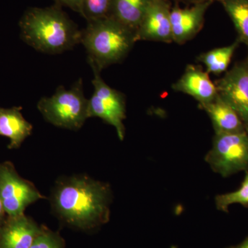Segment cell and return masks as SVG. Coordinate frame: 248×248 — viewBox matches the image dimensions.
<instances>
[{
	"mask_svg": "<svg viewBox=\"0 0 248 248\" xmlns=\"http://www.w3.org/2000/svg\"><path fill=\"white\" fill-rule=\"evenodd\" d=\"M110 188L105 183L84 175L57 182L52 206L62 220L80 229L89 230L108 221Z\"/></svg>",
	"mask_w": 248,
	"mask_h": 248,
	"instance_id": "cell-1",
	"label": "cell"
},
{
	"mask_svg": "<svg viewBox=\"0 0 248 248\" xmlns=\"http://www.w3.org/2000/svg\"><path fill=\"white\" fill-rule=\"evenodd\" d=\"M62 6L31 8L20 21L22 39L41 53L56 55L81 44V31Z\"/></svg>",
	"mask_w": 248,
	"mask_h": 248,
	"instance_id": "cell-2",
	"label": "cell"
},
{
	"mask_svg": "<svg viewBox=\"0 0 248 248\" xmlns=\"http://www.w3.org/2000/svg\"><path fill=\"white\" fill-rule=\"evenodd\" d=\"M136 42V32L111 16L87 22L81 31L90 66L100 72L123 61Z\"/></svg>",
	"mask_w": 248,
	"mask_h": 248,
	"instance_id": "cell-3",
	"label": "cell"
},
{
	"mask_svg": "<svg viewBox=\"0 0 248 248\" xmlns=\"http://www.w3.org/2000/svg\"><path fill=\"white\" fill-rule=\"evenodd\" d=\"M37 108L45 120L59 128L79 130L89 117V99L85 97L82 79L71 89L59 86L50 97H42Z\"/></svg>",
	"mask_w": 248,
	"mask_h": 248,
	"instance_id": "cell-4",
	"label": "cell"
},
{
	"mask_svg": "<svg viewBox=\"0 0 248 248\" xmlns=\"http://www.w3.org/2000/svg\"><path fill=\"white\" fill-rule=\"evenodd\" d=\"M205 161L215 172L228 177L248 171V132L215 133Z\"/></svg>",
	"mask_w": 248,
	"mask_h": 248,
	"instance_id": "cell-5",
	"label": "cell"
},
{
	"mask_svg": "<svg viewBox=\"0 0 248 248\" xmlns=\"http://www.w3.org/2000/svg\"><path fill=\"white\" fill-rule=\"evenodd\" d=\"M94 91L89 99V117H99L116 129L120 140L125 135V99L122 93L112 89L102 79L100 71L92 68Z\"/></svg>",
	"mask_w": 248,
	"mask_h": 248,
	"instance_id": "cell-6",
	"label": "cell"
},
{
	"mask_svg": "<svg viewBox=\"0 0 248 248\" xmlns=\"http://www.w3.org/2000/svg\"><path fill=\"white\" fill-rule=\"evenodd\" d=\"M43 198L33 184L19 175L12 163L0 164V199L8 217L24 215L29 205Z\"/></svg>",
	"mask_w": 248,
	"mask_h": 248,
	"instance_id": "cell-7",
	"label": "cell"
},
{
	"mask_svg": "<svg viewBox=\"0 0 248 248\" xmlns=\"http://www.w3.org/2000/svg\"><path fill=\"white\" fill-rule=\"evenodd\" d=\"M215 85L218 96L236 111L248 132V61L235 65Z\"/></svg>",
	"mask_w": 248,
	"mask_h": 248,
	"instance_id": "cell-8",
	"label": "cell"
},
{
	"mask_svg": "<svg viewBox=\"0 0 248 248\" xmlns=\"http://www.w3.org/2000/svg\"><path fill=\"white\" fill-rule=\"evenodd\" d=\"M171 9L168 0H152L136 31L137 42L172 43Z\"/></svg>",
	"mask_w": 248,
	"mask_h": 248,
	"instance_id": "cell-9",
	"label": "cell"
},
{
	"mask_svg": "<svg viewBox=\"0 0 248 248\" xmlns=\"http://www.w3.org/2000/svg\"><path fill=\"white\" fill-rule=\"evenodd\" d=\"M212 3H199L184 9L176 4L172 7L170 19L173 42L184 45L200 32L205 22L207 10Z\"/></svg>",
	"mask_w": 248,
	"mask_h": 248,
	"instance_id": "cell-10",
	"label": "cell"
},
{
	"mask_svg": "<svg viewBox=\"0 0 248 248\" xmlns=\"http://www.w3.org/2000/svg\"><path fill=\"white\" fill-rule=\"evenodd\" d=\"M172 89L193 97L200 103V107L213 102L218 96L216 85L210 79L208 72L196 65H187Z\"/></svg>",
	"mask_w": 248,
	"mask_h": 248,
	"instance_id": "cell-11",
	"label": "cell"
},
{
	"mask_svg": "<svg viewBox=\"0 0 248 248\" xmlns=\"http://www.w3.org/2000/svg\"><path fill=\"white\" fill-rule=\"evenodd\" d=\"M42 229L24 214L9 217L0 227V248H31Z\"/></svg>",
	"mask_w": 248,
	"mask_h": 248,
	"instance_id": "cell-12",
	"label": "cell"
},
{
	"mask_svg": "<svg viewBox=\"0 0 248 248\" xmlns=\"http://www.w3.org/2000/svg\"><path fill=\"white\" fill-rule=\"evenodd\" d=\"M21 109L0 108V136L9 139V149L19 148L32 133V125L24 118Z\"/></svg>",
	"mask_w": 248,
	"mask_h": 248,
	"instance_id": "cell-13",
	"label": "cell"
},
{
	"mask_svg": "<svg viewBox=\"0 0 248 248\" xmlns=\"http://www.w3.org/2000/svg\"><path fill=\"white\" fill-rule=\"evenodd\" d=\"M213 122L215 133H238L248 132L236 111L219 96L206 105L201 107Z\"/></svg>",
	"mask_w": 248,
	"mask_h": 248,
	"instance_id": "cell-14",
	"label": "cell"
},
{
	"mask_svg": "<svg viewBox=\"0 0 248 248\" xmlns=\"http://www.w3.org/2000/svg\"><path fill=\"white\" fill-rule=\"evenodd\" d=\"M152 0H112L111 17L136 32Z\"/></svg>",
	"mask_w": 248,
	"mask_h": 248,
	"instance_id": "cell-15",
	"label": "cell"
},
{
	"mask_svg": "<svg viewBox=\"0 0 248 248\" xmlns=\"http://www.w3.org/2000/svg\"><path fill=\"white\" fill-rule=\"evenodd\" d=\"M239 43V41L236 40L231 45L209 50L201 54L197 60L204 64L209 74H221L228 69Z\"/></svg>",
	"mask_w": 248,
	"mask_h": 248,
	"instance_id": "cell-16",
	"label": "cell"
},
{
	"mask_svg": "<svg viewBox=\"0 0 248 248\" xmlns=\"http://www.w3.org/2000/svg\"><path fill=\"white\" fill-rule=\"evenodd\" d=\"M231 17L238 34L240 43L248 47V0H220Z\"/></svg>",
	"mask_w": 248,
	"mask_h": 248,
	"instance_id": "cell-17",
	"label": "cell"
},
{
	"mask_svg": "<svg viewBox=\"0 0 248 248\" xmlns=\"http://www.w3.org/2000/svg\"><path fill=\"white\" fill-rule=\"evenodd\" d=\"M215 203L218 210L228 212L231 205L235 203L241 204L245 207H248V171L239 188L234 192L217 195Z\"/></svg>",
	"mask_w": 248,
	"mask_h": 248,
	"instance_id": "cell-18",
	"label": "cell"
},
{
	"mask_svg": "<svg viewBox=\"0 0 248 248\" xmlns=\"http://www.w3.org/2000/svg\"><path fill=\"white\" fill-rule=\"evenodd\" d=\"M112 0H82L80 15L87 22L110 17Z\"/></svg>",
	"mask_w": 248,
	"mask_h": 248,
	"instance_id": "cell-19",
	"label": "cell"
},
{
	"mask_svg": "<svg viewBox=\"0 0 248 248\" xmlns=\"http://www.w3.org/2000/svg\"><path fill=\"white\" fill-rule=\"evenodd\" d=\"M31 248H63V244L58 234L42 228Z\"/></svg>",
	"mask_w": 248,
	"mask_h": 248,
	"instance_id": "cell-20",
	"label": "cell"
},
{
	"mask_svg": "<svg viewBox=\"0 0 248 248\" xmlns=\"http://www.w3.org/2000/svg\"><path fill=\"white\" fill-rule=\"evenodd\" d=\"M55 4L60 6H66L80 14L82 0H54Z\"/></svg>",
	"mask_w": 248,
	"mask_h": 248,
	"instance_id": "cell-21",
	"label": "cell"
},
{
	"mask_svg": "<svg viewBox=\"0 0 248 248\" xmlns=\"http://www.w3.org/2000/svg\"><path fill=\"white\" fill-rule=\"evenodd\" d=\"M177 1L185 3V4L193 5L199 4V3L207 2V1L213 2L214 1H220V0H177Z\"/></svg>",
	"mask_w": 248,
	"mask_h": 248,
	"instance_id": "cell-22",
	"label": "cell"
},
{
	"mask_svg": "<svg viewBox=\"0 0 248 248\" xmlns=\"http://www.w3.org/2000/svg\"><path fill=\"white\" fill-rule=\"evenodd\" d=\"M5 214H6V213H5L4 206H3L2 202H1V199H0V227L2 226L3 223H4L5 221Z\"/></svg>",
	"mask_w": 248,
	"mask_h": 248,
	"instance_id": "cell-23",
	"label": "cell"
},
{
	"mask_svg": "<svg viewBox=\"0 0 248 248\" xmlns=\"http://www.w3.org/2000/svg\"><path fill=\"white\" fill-rule=\"evenodd\" d=\"M228 248H248V237L246 238L241 244Z\"/></svg>",
	"mask_w": 248,
	"mask_h": 248,
	"instance_id": "cell-24",
	"label": "cell"
}]
</instances>
